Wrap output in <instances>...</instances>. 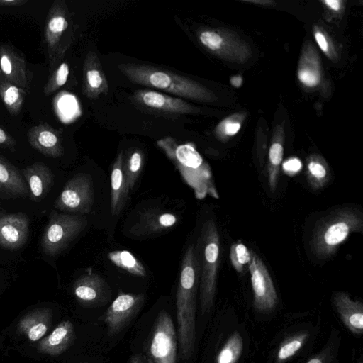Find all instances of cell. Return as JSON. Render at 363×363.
I'll list each match as a JSON object with an SVG mask.
<instances>
[{
	"label": "cell",
	"instance_id": "27",
	"mask_svg": "<svg viewBox=\"0 0 363 363\" xmlns=\"http://www.w3.org/2000/svg\"><path fill=\"white\" fill-rule=\"evenodd\" d=\"M330 179L327 165L317 159H311L307 165L306 179L313 190L323 188Z\"/></svg>",
	"mask_w": 363,
	"mask_h": 363
},
{
	"label": "cell",
	"instance_id": "1",
	"mask_svg": "<svg viewBox=\"0 0 363 363\" xmlns=\"http://www.w3.org/2000/svg\"><path fill=\"white\" fill-rule=\"evenodd\" d=\"M156 145L193 189L196 199H203L207 196L218 199L211 168L194 144L181 143L171 136H167L157 140Z\"/></svg>",
	"mask_w": 363,
	"mask_h": 363
},
{
	"label": "cell",
	"instance_id": "29",
	"mask_svg": "<svg viewBox=\"0 0 363 363\" xmlns=\"http://www.w3.org/2000/svg\"><path fill=\"white\" fill-rule=\"evenodd\" d=\"M69 74V65L65 62L59 64L52 71L48 82L45 84L43 94L45 96H48L62 86L67 82Z\"/></svg>",
	"mask_w": 363,
	"mask_h": 363
},
{
	"label": "cell",
	"instance_id": "26",
	"mask_svg": "<svg viewBox=\"0 0 363 363\" xmlns=\"http://www.w3.org/2000/svg\"><path fill=\"white\" fill-rule=\"evenodd\" d=\"M108 258L116 266L133 275L141 277L146 276V270L143 264L128 250L110 252Z\"/></svg>",
	"mask_w": 363,
	"mask_h": 363
},
{
	"label": "cell",
	"instance_id": "15",
	"mask_svg": "<svg viewBox=\"0 0 363 363\" xmlns=\"http://www.w3.org/2000/svg\"><path fill=\"white\" fill-rule=\"evenodd\" d=\"M29 233V219L23 213H10L0 217V246L17 250L26 242Z\"/></svg>",
	"mask_w": 363,
	"mask_h": 363
},
{
	"label": "cell",
	"instance_id": "16",
	"mask_svg": "<svg viewBox=\"0 0 363 363\" xmlns=\"http://www.w3.org/2000/svg\"><path fill=\"white\" fill-rule=\"evenodd\" d=\"M27 138L30 145L46 157L57 158L64 153L60 132L46 123H40L29 128Z\"/></svg>",
	"mask_w": 363,
	"mask_h": 363
},
{
	"label": "cell",
	"instance_id": "38",
	"mask_svg": "<svg viewBox=\"0 0 363 363\" xmlns=\"http://www.w3.org/2000/svg\"><path fill=\"white\" fill-rule=\"evenodd\" d=\"M315 38L320 49L323 52H327L328 45L325 36L321 33L318 32L315 34Z\"/></svg>",
	"mask_w": 363,
	"mask_h": 363
},
{
	"label": "cell",
	"instance_id": "6",
	"mask_svg": "<svg viewBox=\"0 0 363 363\" xmlns=\"http://www.w3.org/2000/svg\"><path fill=\"white\" fill-rule=\"evenodd\" d=\"M86 225L87 220L84 217L52 211L41 239L43 253L50 256L60 254Z\"/></svg>",
	"mask_w": 363,
	"mask_h": 363
},
{
	"label": "cell",
	"instance_id": "3",
	"mask_svg": "<svg viewBox=\"0 0 363 363\" xmlns=\"http://www.w3.org/2000/svg\"><path fill=\"white\" fill-rule=\"evenodd\" d=\"M363 227V216L357 208L337 209L321 219L314 229L310 246L313 254L320 259L330 257L340 245Z\"/></svg>",
	"mask_w": 363,
	"mask_h": 363
},
{
	"label": "cell",
	"instance_id": "40",
	"mask_svg": "<svg viewBox=\"0 0 363 363\" xmlns=\"http://www.w3.org/2000/svg\"><path fill=\"white\" fill-rule=\"evenodd\" d=\"M324 2L333 10L337 11L340 8V1L338 0H325Z\"/></svg>",
	"mask_w": 363,
	"mask_h": 363
},
{
	"label": "cell",
	"instance_id": "19",
	"mask_svg": "<svg viewBox=\"0 0 363 363\" xmlns=\"http://www.w3.org/2000/svg\"><path fill=\"white\" fill-rule=\"evenodd\" d=\"M74 337V328L72 322L63 320L38 343V350L51 356L59 355L72 344Z\"/></svg>",
	"mask_w": 363,
	"mask_h": 363
},
{
	"label": "cell",
	"instance_id": "33",
	"mask_svg": "<svg viewBox=\"0 0 363 363\" xmlns=\"http://www.w3.org/2000/svg\"><path fill=\"white\" fill-rule=\"evenodd\" d=\"M299 80L308 86H315L320 82L318 73L310 69H301L298 72Z\"/></svg>",
	"mask_w": 363,
	"mask_h": 363
},
{
	"label": "cell",
	"instance_id": "17",
	"mask_svg": "<svg viewBox=\"0 0 363 363\" xmlns=\"http://www.w3.org/2000/svg\"><path fill=\"white\" fill-rule=\"evenodd\" d=\"M26 182L29 195L34 201L44 199L54 183L52 171L44 164L36 162L22 170Z\"/></svg>",
	"mask_w": 363,
	"mask_h": 363
},
{
	"label": "cell",
	"instance_id": "13",
	"mask_svg": "<svg viewBox=\"0 0 363 363\" xmlns=\"http://www.w3.org/2000/svg\"><path fill=\"white\" fill-rule=\"evenodd\" d=\"M0 76L27 91L30 89L31 74L26 62L8 44L0 45Z\"/></svg>",
	"mask_w": 363,
	"mask_h": 363
},
{
	"label": "cell",
	"instance_id": "5",
	"mask_svg": "<svg viewBox=\"0 0 363 363\" xmlns=\"http://www.w3.org/2000/svg\"><path fill=\"white\" fill-rule=\"evenodd\" d=\"M72 38L69 9L64 0H55L48 10L44 26V43L50 72H52L62 60L71 44Z\"/></svg>",
	"mask_w": 363,
	"mask_h": 363
},
{
	"label": "cell",
	"instance_id": "4",
	"mask_svg": "<svg viewBox=\"0 0 363 363\" xmlns=\"http://www.w3.org/2000/svg\"><path fill=\"white\" fill-rule=\"evenodd\" d=\"M195 249L199 265L201 308L204 313L214 303L220 259V236L213 220L208 219L203 223Z\"/></svg>",
	"mask_w": 363,
	"mask_h": 363
},
{
	"label": "cell",
	"instance_id": "10",
	"mask_svg": "<svg viewBox=\"0 0 363 363\" xmlns=\"http://www.w3.org/2000/svg\"><path fill=\"white\" fill-rule=\"evenodd\" d=\"M248 268L251 277L255 308L259 312L271 311L278 301L277 291L267 267L254 252H252Z\"/></svg>",
	"mask_w": 363,
	"mask_h": 363
},
{
	"label": "cell",
	"instance_id": "31",
	"mask_svg": "<svg viewBox=\"0 0 363 363\" xmlns=\"http://www.w3.org/2000/svg\"><path fill=\"white\" fill-rule=\"evenodd\" d=\"M306 337V333L300 334L281 345L277 352V363H282L293 357L302 347Z\"/></svg>",
	"mask_w": 363,
	"mask_h": 363
},
{
	"label": "cell",
	"instance_id": "42",
	"mask_svg": "<svg viewBox=\"0 0 363 363\" xmlns=\"http://www.w3.org/2000/svg\"><path fill=\"white\" fill-rule=\"evenodd\" d=\"M307 363H324V362H323L322 358H320L319 357H316L311 359L309 361L307 362Z\"/></svg>",
	"mask_w": 363,
	"mask_h": 363
},
{
	"label": "cell",
	"instance_id": "20",
	"mask_svg": "<svg viewBox=\"0 0 363 363\" xmlns=\"http://www.w3.org/2000/svg\"><path fill=\"white\" fill-rule=\"evenodd\" d=\"M123 152L118 153L113 164L111 174V209L117 216L124 208L130 191L123 172Z\"/></svg>",
	"mask_w": 363,
	"mask_h": 363
},
{
	"label": "cell",
	"instance_id": "34",
	"mask_svg": "<svg viewBox=\"0 0 363 363\" xmlns=\"http://www.w3.org/2000/svg\"><path fill=\"white\" fill-rule=\"evenodd\" d=\"M16 143L13 136L0 126V148L11 149L16 145Z\"/></svg>",
	"mask_w": 363,
	"mask_h": 363
},
{
	"label": "cell",
	"instance_id": "30",
	"mask_svg": "<svg viewBox=\"0 0 363 363\" xmlns=\"http://www.w3.org/2000/svg\"><path fill=\"white\" fill-rule=\"evenodd\" d=\"M252 257V251L242 242H238L233 244L230 250V259L234 269L238 272L245 269L246 265L249 264Z\"/></svg>",
	"mask_w": 363,
	"mask_h": 363
},
{
	"label": "cell",
	"instance_id": "21",
	"mask_svg": "<svg viewBox=\"0 0 363 363\" xmlns=\"http://www.w3.org/2000/svg\"><path fill=\"white\" fill-rule=\"evenodd\" d=\"M52 313L50 308L43 307L24 315L18 323L20 332L32 342L40 340L48 331Z\"/></svg>",
	"mask_w": 363,
	"mask_h": 363
},
{
	"label": "cell",
	"instance_id": "8",
	"mask_svg": "<svg viewBox=\"0 0 363 363\" xmlns=\"http://www.w3.org/2000/svg\"><path fill=\"white\" fill-rule=\"evenodd\" d=\"M94 200L91 177L78 174L66 183L54 206L61 211L84 214L91 211Z\"/></svg>",
	"mask_w": 363,
	"mask_h": 363
},
{
	"label": "cell",
	"instance_id": "22",
	"mask_svg": "<svg viewBox=\"0 0 363 363\" xmlns=\"http://www.w3.org/2000/svg\"><path fill=\"white\" fill-rule=\"evenodd\" d=\"M177 222V216L169 212H145L138 218L131 230L135 235H150L170 228Z\"/></svg>",
	"mask_w": 363,
	"mask_h": 363
},
{
	"label": "cell",
	"instance_id": "41",
	"mask_svg": "<svg viewBox=\"0 0 363 363\" xmlns=\"http://www.w3.org/2000/svg\"><path fill=\"white\" fill-rule=\"evenodd\" d=\"M230 83L233 86L238 88L241 86V84L242 83V79L239 75L234 76V77H231Z\"/></svg>",
	"mask_w": 363,
	"mask_h": 363
},
{
	"label": "cell",
	"instance_id": "43",
	"mask_svg": "<svg viewBox=\"0 0 363 363\" xmlns=\"http://www.w3.org/2000/svg\"><path fill=\"white\" fill-rule=\"evenodd\" d=\"M147 363H154L152 362V359L148 356H147Z\"/></svg>",
	"mask_w": 363,
	"mask_h": 363
},
{
	"label": "cell",
	"instance_id": "2",
	"mask_svg": "<svg viewBox=\"0 0 363 363\" xmlns=\"http://www.w3.org/2000/svg\"><path fill=\"white\" fill-rule=\"evenodd\" d=\"M119 71L132 83L155 88L181 99L208 100L209 91L198 82L169 70L148 65L121 63Z\"/></svg>",
	"mask_w": 363,
	"mask_h": 363
},
{
	"label": "cell",
	"instance_id": "12",
	"mask_svg": "<svg viewBox=\"0 0 363 363\" xmlns=\"http://www.w3.org/2000/svg\"><path fill=\"white\" fill-rule=\"evenodd\" d=\"M73 292L82 306L89 308L104 304L111 296L107 283L90 269L76 280Z\"/></svg>",
	"mask_w": 363,
	"mask_h": 363
},
{
	"label": "cell",
	"instance_id": "18",
	"mask_svg": "<svg viewBox=\"0 0 363 363\" xmlns=\"http://www.w3.org/2000/svg\"><path fill=\"white\" fill-rule=\"evenodd\" d=\"M333 303L341 320L347 328L355 334L363 330V305L359 301H353L342 291L337 292Z\"/></svg>",
	"mask_w": 363,
	"mask_h": 363
},
{
	"label": "cell",
	"instance_id": "28",
	"mask_svg": "<svg viewBox=\"0 0 363 363\" xmlns=\"http://www.w3.org/2000/svg\"><path fill=\"white\" fill-rule=\"evenodd\" d=\"M243 349V340L238 332L228 337L216 357V363H236Z\"/></svg>",
	"mask_w": 363,
	"mask_h": 363
},
{
	"label": "cell",
	"instance_id": "7",
	"mask_svg": "<svg viewBox=\"0 0 363 363\" xmlns=\"http://www.w3.org/2000/svg\"><path fill=\"white\" fill-rule=\"evenodd\" d=\"M177 335L171 315L159 312L149 344V355L154 363H177Z\"/></svg>",
	"mask_w": 363,
	"mask_h": 363
},
{
	"label": "cell",
	"instance_id": "11",
	"mask_svg": "<svg viewBox=\"0 0 363 363\" xmlns=\"http://www.w3.org/2000/svg\"><path fill=\"white\" fill-rule=\"evenodd\" d=\"M134 104L146 111L162 115H186L196 111V108L183 99L150 90H136L131 97Z\"/></svg>",
	"mask_w": 363,
	"mask_h": 363
},
{
	"label": "cell",
	"instance_id": "25",
	"mask_svg": "<svg viewBox=\"0 0 363 363\" xmlns=\"http://www.w3.org/2000/svg\"><path fill=\"white\" fill-rule=\"evenodd\" d=\"M144 153L137 147L130 148L123 156V172L128 186L131 191L144 165Z\"/></svg>",
	"mask_w": 363,
	"mask_h": 363
},
{
	"label": "cell",
	"instance_id": "23",
	"mask_svg": "<svg viewBox=\"0 0 363 363\" xmlns=\"http://www.w3.org/2000/svg\"><path fill=\"white\" fill-rule=\"evenodd\" d=\"M0 191L15 197L29 194L26 182L20 172L0 155Z\"/></svg>",
	"mask_w": 363,
	"mask_h": 363
},
{
	"label": "cell",
	"instance_id": "39",
	"mask_svg": "<svg viewBox=\"0 0 363 363\" xmlns=\"http://www.w3.org/2000/svg\"><path fill=\"white\" fill-rule=\"evenodd\" d=\"M128 363H147V356L137 354L131 357Z\"/></svg>",
	"mask_w": 363,
	"mask_h": 363
},
{
	"label": "cell",
	"instance_id": "14",
	"mask_svg": "<svg viewBox=\"0 0 363 363\" xmlns=\"http://www.w3.org/2000/svg\"><path fill=\"white\" fill-rule=\"evenodd\" d=\"M108 84L101 61L94 51L87 52L83 62L82 93L90 99L107 95Z\"/></svg>",
	"mask_w": 363,
	"mask_h": 363
},
{
	"label": "cell",
	"instance_id": "9",
	"mask_svg": "<svg viewBox=\"0 0 363 363\" xmlns=\"http://www.w3.org/2000/svg\"><path fill=\"white\" fill-rule=\"evenodd\" d=\"M143 294L119 293L101 319L107 325L108 335L113 337L133 320L145 302Z\"/></svg>",
	"mask_w": 363,
	"mask_h": 363
},
{
	"label": "cell",
	"instance_id": "24",
	"mask_svg": "<svg viewBox=\"0 0 363 363\" xmlns=\"http://www.w3.org/2000/svg\"><path fill=\"white\" fill-rule=\"evenodd\" d=\"M27 91L9 82L0 76V97L7 111L12 116L21 112Z\"/></svg>",
	"mask_w": 363,
	"mask_h": 363
},
{
	"label": "cell",
	"instance_id": "35",
	"mask_svg": "<svg viewBox=\"0 0 363 363\" xmlns=\"http://www.w3.org/2000/svg\"><path fill=\"white\" fill-rule=\"evenodd\" d=\"M301 162L297 158L289 159L283 164V169L289 175L295 174L301 169Z\"/></svg>",
	"mask_w": 363,
	"mask_h": 363
},
{
	"label": "cell",
	"instance_id": "37",
	"mask_svg": "<svg viewBox=\"0 0 363 363\" xmlns=\"http://www.w3.org/2000/svg\"><path fill=\"white\" fill-rule=\"evenodd\" d=\"M27 2V0H0V6L6 7H17L21 6Z\"/></svg>",
	"mask_w": 363,
	"mask_h": 363
},
{
	"label": "cell",
	"instance_id": "32",
	"mask_svg": "<svg viewBox=\"0 0 363 363\" xmlns=\"http://www.w3.org/2000/svg\"><path fill=\"white\" fill-rule=\"evenodd\" d=\"M198 38L201 43L211 51H218L222 48L223 38L216 31L202 30L198 33Z\"/></svg>",
	"mask_w": 363,
	"mask_h": 363
},
{
	"label": "cell",
	"instance_id": "36",
	"mask_svg": "<svg viewBox=\"0 0 363 363\" xmlns=\"http://www.w3.org/2000/svg\"><path fill=\"white\" fill-rule=\"evenodd\" d=\"M240 128V124L238 123L228 122L223 125V132L227 135L236 134Z\"/></svg>",
	"mask_w": 363,
	"mask_h": 363
}]
</instances>
